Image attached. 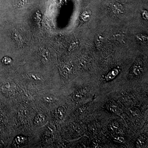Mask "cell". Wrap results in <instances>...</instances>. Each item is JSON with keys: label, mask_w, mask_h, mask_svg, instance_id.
Returning <instances> with one entry per match:
<instances>
[{"label": "cell", "mask_w": 148, "mask_h": 148, "mask_svg": "<svg viewBox=\"0 0 148 148\" xmlns=\"http://www.w3.org/2000/svg\"><path fill=\"white\" fill-rule=\"evenodd\" d=\"M120 72L119 68H116L113 69L110 71L109 72L108 74L105 77V79L107 81L112 80L114 78L118 75Z\"/></svg>", "instance_id": "obj_1"}, {"label": "cell", "mask_w": 148, "mask_h": 148, "mask_svg": "<svg viewBox=\"0 0 148 148\" xmlns=\"http://www.w3.org/2000/svg\"><path fill=\"white\" fill-rule=\"evenodd\" d=\"M112 10L114 13L118 15L123 14L124 12V8L122 5L119 3H116L112 6Z\"/></svg>", "instance_id": "obj_2"}, {"label": "cell", "mask_w": 148, "mask_h": 148, "mask_svg": "<svg viewBox=\"0 0 148 148\" xmlns=\"http://www.w3.org/2000/svg\"><path fill=\"white\" fill-rule=\"evenodd\" d=\"M40 58L43 63H47L49 58V54L48 50L44 49L40 53Z\"/></svg>", "instance_id": "obj_3"}, {"label": "cell", "mask_w": 148, "mask_h": 148, "mask_svg": "<svg viewBox=\"0 0 148 148\" xmlns=\"http://www.w3.org/2000/svg\"><path fill=\"white\" fill-rule=\"evenodd\" d=\"M45 121V116L42 114H38L35 117L34 122L38 125H40Z\"/></svg>", "instance_id": "obj_4"}, {"label": "cell", "mask_w": 148, "mask_h": 148, "mask_svg": "<svg viewBox=\"0 0 148 148\" xmlns=\"http://www.w3.org/2000/svg\"><path fill=\"white\" fill-rule=\"evenodd\" d=\"M108 107L109 110L112 112H116L118 110V106L114 102H110L108 104Z\"/></svg>", "instance_id": "obj_5"}, {"label": "cell", "mask_w": 148, "mask_h": 148, "mask_svg": "<svg viewBox=\"0 0 148 148\" xmlns=\"http://www.w3.org/2000/svg\"><path fill=\"white\" fill-rule=\"evenodd\" d=\"M91 15V12L90 10H85L82 14L81 18L84 21H88L90 18Z\"/></svg>", "instance_id": "obj_6"}, {"label": "cell", "mask_w": 148, "mask_h": 148, "mask_svg": "<svg viewBox=\"0 0 148 148\" xmlns=\"http://www.w3.org/2000/svg\"><path fill=\"white\" fill-rule=\"evenodd\" d=\"M28 76L30 78L35 81H42L43 79L42 77L39 74L31 73L28 75Z\"/></svg>", "instance_id": "obj_7"}, {"label": "cell", "mask_w": 148, "mask_h": 148, "mask_svg": "<svg viewBox=\"0 0 148 148\" xmlns=\"http://www.w3.org/2000/svg\"><path fill=\"white\" fill-rule=\"evenodd\" d=\"M86 90L85 89H82L78 91L75 93V96L77 98H84L86 95Z\"/></svg>", "instance_id": "obj_8"}, {"label": "cell", "mask_w": 148, "mask_h": 148, "mask_svg": "<svg viewBox=\"0 0 148 148\" xmlns=\"http://www.w3.org/2000/svg\"><path fill=\"white\" fill-rule=\"evenodd\" d=\"M27 138L25 136H19L16 137L15 139V141L18 144H24L25 141L27 140Z\"/></svg>", "instance_id": "obj_9"}, {"label": "cell", "mask_w": 148, "mask_h": 148, "mask_svg": "<svg viewBox=\"0 0 148 148\" xmlns=\"http://www.w3.org/2000/svg\"><path fill=\"white\" fill-rule=\"evenodd\" d=\"M2 62L5 65H10L12 62V60L9 56H5L2 59Z\"/></svg>", "instance_id": "obj_10"}, {"label": "cell", "mask_w": 148, "mask_h": 148, "mask_svg": "<svg viewBox=\"0 0 148 148\" xmlns=\"http://www.w3.org/2000/svg\"><path fill=\"white\" fill-rule=\"evenodd\" d=\"M119 128V124L116 121H114L111 123L110 125V129L113 131L116 130Z\"/></svg>", "instance_id": "obj_11"}, {"label": "cell", "mask_w": 148, "mask_h": 148, "mask_svg": "<svg viewBox=\"0 0 148 148\" xmlns=\"http://www.w3.org/2000/svg\"><path fill=\"white\" fill-rule=\"evenodd\" d=\"M133 73L136 75H138L141 73L142 70L141 68L139 66H135L133 70Z\"/></svg>", "instance_id": "obj_12"}, {"label": "cell", "mask_w": 148, "mask_h": 148, "mask_svg": "<svg viewBox=\"0 0 148 148\" xmlns=\"http://www.w3.org/2000/svg\"><path fill=\"white\" fill-rule=\"evenodd\" d=\"M57 113H58V115L59 117H63L64 116V110L63 108H58V110H57Z\"/></svg>", "instance_id": "obj_13"}, {"label": "cell", "mask_w": 148, "mask_h": 148, "mask_svg": "<svg viewBox=\"0 0 148 148\" xmlns=\"http://www.w3.org/2000/svg\"><path fill=\"white\" fill-rule=\"evenodd\" d=\"M143 17L146 19H148V13L147 11L146 10L144 11L143 13Z\"/></svg>", "instance_id": "obj_14"}, {"label": "cell", "mask_w": 148, "mask_h": 148, "mask_svg": "<svg viewBox=\"0 0 148 148\" xmlns=\"http://www.w3.org/2000/svg\"><path fill=\"white\" fill-rule=\"evenodd\" d=\"M47 101H49V102H51V101H54V98L53 99V98H51V97H48L46 98Z\"/></svg>", "instance_id": "obj_15"}]
</instances>
